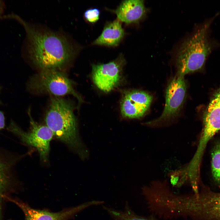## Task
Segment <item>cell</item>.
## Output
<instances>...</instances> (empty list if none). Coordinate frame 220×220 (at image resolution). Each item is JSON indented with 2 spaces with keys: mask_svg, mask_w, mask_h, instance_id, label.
I'll return each instance as SVG.
<instances>
[{
  "mask_svg": "<svg viewBox=\"0 0 220 220\" xmlns=\"http://www.w3.org/2000/svg\"><path fill=\"white\" fill-rule=\"evenodd\" d=\"M219 14L199 25L182 43L176 55V75L184 76L201 70L211 54L220 46L211 37L212 23Z\"/></svg>",
  "mask_w": 220,
  "mask_h": 220,
  "instance_id": "7a4b0ae2",
  "label": "cell"
},
{
  "mask_svg": "<svg viewBox=\"0 0 220 220\" xmlns=\"http://www.w3.org/2000/svg\"><path fill=\"white\" fill-rule=\"evenodd\" d=\"M152 100V96L145 91L134 90L124 92L120 103L122 116L129 119L142 117L148 109Z\"/></svg>",
  "mask_w": 220,
  "mask_h": 220,
  "instance_id": "30bf717a",
  "label": "cell"
},
{
  "mask_svg": "<svg viewBox=\"0 0 220 220\" xmlns=\"http://www.w3.org/2000/svg\"><path fill=\"white\" fill-rule=\"evenodd\" d=\"M121 22L127 24L139 22L147 12L144 1L142 0L122 1L116 9L112 10Z\"/></svg>",
  "mask_w": 220,
  "mask_h": 220,
  "instance_id": "8fae6325",
  "label": "cell"
},
{
  "mask_svg": "<svg viewBox=\"0 0 220 220\" xmlns=\"http://www.w3.org/2000/svg\"><path fill=\"white\" fill-rule=\"evenodd\" d=\"M23 24L28 41L29 56L42 70H58L75 56V47L64 35L32 27L19 16H13Z\"/></svg>",
  "mask_w": 220,
  "mask_h": 220,
  "instance_id": "6da1fadb",
  "label": "cell"
},
{
  "mask_svg": "<svg viewBox=\"0 0 220 220\" xmlns=\"http://www.w3.org/2000/svg\"><path fill=\"white\" fill-rule=\"evenodd\" d=\"M5 119L4 114L0 111V130L3 129L5 126Z\"/></svg>",
  "mask_w": 220,
  "mask_h": 220,
  "instance_id": "ac0fdd59",
  "label": "cell"
},
{
  "mask_svg": "<svg viewBox=\"0 0 220 220\" xmlns=\"http://www.w3.org/2000/svg\"><path fill=\"white\" fill-rule=\"evenodd\" d=\"M28 86L31 90L38 93L56 96L71 94L77 98L79 103L83 102L81 97L74 89L72 81L66 74L58 70H42L32 79Z\"/></svg>",
  "mask_w": 220,
  "mask_h": 220,
  "instance_id": "277c9868",
  "label": "cell"
},
{
  "mask_svg": "<svg viewBox=\"0 0 220 220\" xmlns=\"http://www.w3.org/2000/svg\"><path fill=\"white\" fill-rule=\"evenodd\" d=\"M105 209L115 220H152L136 215L127 206H126L125 210L122 211L108 207H105Z\"/></svg>",
  "mask_w": 220,
  "mask_h": 220,
  "instance_id": "2e32d148",
  "label": "cell"
},
{
  "mask_svg": "<svg viewBox=\"0 0 220 220\" xmlns=\"http://www.w3.org/2000/svg\"><path fill=\"white\" fill-rule=\"evenodd\" d=\"M186 92V86L184 76L176 75L167 87L165 104L161 115L157 118L145 123L144 124L155 127L176 117L183 105Z\"/></svg>",
  "mask_w": 220,
  "mask_h": 220,
  "instance_id": "5b68a950",
  "label": "cell"
},
{
  "mask_svg": "<svg viewBox=\"0 0 220 220\" xmlns=\"http://www.w3.org/2000/svg\"><path fill=\"white\" fill-rule=\"evenodd\" d=\"M220 130V90L209 103L203 119L202 130L213 136Z\"/></svg>",
  "mask_w": 220,
  "mask_h": 220,
  "instance_id": "4fadbf2b",
  "label": "cell"
},
{
  "mask_svg": "<svg viewBox=\"0 0 220 220\" xmlns=\"http://www.w3.org/2000/svg\"><path fill=\"white\" fill-rule=\"evenodd\" d=\"M189 213L198 220H220V192L203 191L191 196Z\"/></svg>",
  "mask_w": 220,
  "mask_h": 220,
  "instance_id": "ba28073f",
  "label": "cell"
},
{
  "mask_svg": "<svg viewBox=\"0 0 220 220\" xmlns=\"http://www.w3.org/2000/svg\"><path fill=\"white\" fill-rule=\"evenodd\" d=\"M50 105L45 118L46 125L81 159H87L89 152L80 138L73 105L68 101L57 97L52 98Z\"/></svg>",
  "mask_w": 220,
  "mask_h": 220,
  "instance_id": "3957f363",
  "label": "cell"
},
{
  "mask_svg": "<svg viewBox=\"0 0 220 220\" xmlns=\"http://www.w3.org/2000/svg\"><path fill=\"white\" fill-rule=\"evenodd\" d=\"M16 162L0 154V220H2V205L3 200L10 188L13 180V167Z\"/></svg>",
  "mask_w": 220,
  "mask_h": 220,
  "instance_id": "5bb4252c",
  "label": "cell"
},
{
  "mask_svg": "<svg viewBox=\"0 0 220 220\" xmlns=\"http://www.w3.org/2000/svg\"><path fill=\"white\" fill-rule=\"evenodd\" d=\"M28 113L31 125L29 132L24 131L13 122L11 123L9 130L19 137L24 143L35 148L41 160L46 162L48 159L50 143L53 134L46 125L37 124L31 117L29 111Z\"/></svg>",
  "mask_w": 220,
  "mask_h": 220,
  "instance_id": "8992f818",
  "label": "cell"
},
{
  "mask_svg": "<svg viewBox=\"0 0 220 220\" xmlns=\"http://www.w3.org/2000/svg\"><path fill=\"white\" fill-rule=\"evenodd\" d=\"M100 15L99 9L97 8H90L86 10L84 13V17L88 23H94L99 20Z\"/></svg>",
  "mask_w": 220,
  "mask_h": 220,
  "instance_id": "e0dca14e",
  "label": "cell"
},
{
  "mask_svg": "<svg viewBox=\"0 0 220 220\" xmlns=\"http://www.w3.org/2000/svg\"><path fill=\"white\" fill-rule=\"evenodd\" d=\"M126 61L122 54L116 59L105 64L92 65V78L94 82L101 90L109 92L119 84Z\"/></svg>",
  "mask_w": 220,
  "mask_h": 220,
  "instance_id": "52a82bcc",
  "label": "cell"
},
{
  "mask_svg": "<svg viewBox=\"0 0 220 220\" xmlns=\"http://www.w3.org/2000/svg\"><path fill=\"white\" fill-rule=\"evenodd\" d=\"M211 170L214 180L220 184V140L216 143L212 151Z\"/></svg>",
  "mask_w": 220,
  "mask_h": 220,
  "instance_id": "9a60e30c",
  "label": "cell"
},
{
  "mask_svg": "<svg viewBox=\"0 0 220 220\" xmlns=\"http://www.w3.org/2000/svg\"><path fill=\"white\" fill-rule=\"evenodd\" d=\"M4 5L3 2L1 0H0V15H1L3 11Z\"/></svg>",
  "mask_w": 220,
  "mask_h": 220,
  "instance_id": "d6986e66",
  "label": "cell"
},
{
  "mask_svg": "<svg viewBox=\"0 0 220 220\" xmlns=\"http://www.w3.org/2000/svg\"><path fill=\"white\" fill-rule=\"evenodd\" d=\"M6 198L22 210L24 215V220H67L88 207L100 204L99 201H92L59 212H53L34 209L27 204L16 199L8 197Z\"/></svg>",
  "mask_w": 220,
  "mask_h": 220,
  "instance_id": "9c48e42d",
  "label": "cell"
},
{
  "mask_svg": "<svg viewBox=\"0 0 220 220\" xmlns=\"http://www.w3.org/2000/svg\"><path fill=\"white\" fill-rule=\"evenodd\" d=\"M125 34L121 22L117 19L105 24L101 34L93 42L92 44L116 46L119 44Z\"/></svg>",
  "mask_w": 220,
  "mask_h": 220,
  "instance_id": "7c38bea8",
  "label": "cell"
}]
</instances>
